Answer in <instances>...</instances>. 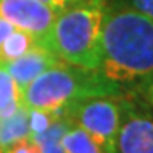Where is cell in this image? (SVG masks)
<instances>
[{
    "label": "cell",
    "mask_w": 153,
    "mask_h": 153,
    "mask_svg": "<svg viewBox=\"0 0 153 153\" xmlns=\"http://www.w3.org/2000/svg\"><path fill=\"white\" fill-rule=\"evenodd\" d=\"M61 60L53 51L36 44L27 53H24L22 56L12 61H7L4 65H5L7 71L10 73V76L14 78V82L17 83L19 90L22 92L38 75H41L44 70H48L49 66L56 65Z\"/></svg>",
    "instance_id": "7"
},
{
    "label": "cell",
    "mask_w": 153,
    "mask_h": 153,
    "mask_svg": "<svg viewBox=\"0 0 153 153\" xmlns=\"http://www.w3.org/2000/svg\"><path fill=\"white\" fill-rule=\"evenodd\" d=\"M21 105V90L5 65L0 63V119L12 114Z\"/></svg>",
    "instance_id": "12"
},
{
    "label": "cell",
    "mask_w": 153,
    "mask_h": 153,
    "mask_svg": "<svg viewBox=\"0 0 153 153\" xmlns=\"http://www.w3.org/2000/svg\"><path fill=\"white\" fill-rule=\"evenodd\" d=\"M36 46V41L31 34L21 29H14L0 44V63H7L27 53L31 48Z\"/></svg>",
    "instance_id": "10"
},
{
    "label": "cell",
    "mask_w": 153,
    "mask_h": 153,
    "mask_svg": "<svg viewBox=\"0 0 153 153\" xmlns=\"http://www.w3.org/2000/svg\"><path fill=\"white\" fill-rule=\"evenodd\" d=\"M27 136H31L29 116L27 109L21 104L12 114L0 119V148L7 150L12 143Z\"/></svg>",
    "instance_id": "8"
},
{
    "label": "cell",
    "mask_w": 153,
    "mask_h": 153,
    "mask_svg": "<svg viewBox=\"0 0 153 153\" xmlns=\"http://www.w3.org/2000/svg\"><path fill=\"white\" fill-rule=\"evenodd\" d=\"M126 5L133 7V9H136V10L143 12L145 16L152 17L153 19V0H119Z\"/></svg>",
    "instance_id": "16"
},
{
    "label": "cell",
    "mask_w": 153,
    "mask_h": 153,
    "mask_svg": "<svg viewBox=\"0 0 153 153\" xmlns=\"http://www.w3.org/2000/svg\"><path fill=\"white\" fill-rule=\"evenodd\" d=\"M0 17L7 19L16 29L31 34L36 44L49 49L51 29L56 19L51 7L38 0H0Z\"/></svg>",
    "instance_id": "6"
},
{
    "label": "cell",
    "mask_w": 153,
    "mask_h": 153,
    "mask_svg": "<svg viewBox=\"0 0 153 153\" xmlns=\"http://www.w3.org/2000/svg\"><path fill=\"white\" fill-rule=\"evenodd\" d=\"M27 116H29V128H31V136L33 138L41 134L43 131H46V128L56 119L53 114L39 109H27Z\"/></svg>",
    "instance_id": "13"
},
{
    "label": "cell",
    "mask_w": 153,
    "mask_h": 153,
    "mask_svg": "<svg viewBox=\"0 0 153 153\" xmlns=\"http://www.w3.org/2000/svg\"><path fill=\"white\" fill-rule=\"evenodd\" d=\"M116 153H153V109L133 94L121 95Z\"/></svg>",
    "instance_id": "5"
},
{
    "label": "cell",
    "mask_w": 153,
    "mask_h": 153,
    "mask_svg": "<svg viewBox=\"0 0 153 153\" xmlns=\"http://www.w3.org/2000/svg\"><path fill=\"white\" fill-rule=\"evenodd\" d=\"M68 116L94 138L102 153H116L121 124V95H94L76 102Z\"/></svg>",
    "instance_id": "4"
},
{
    "label": "cell",
    "mask_w": 153,
    "mask_h": 153,
    "mask_svg": "<svg viewBox=\"0 0 153 153\" xmlns=\"http://www.w3.org/2000/svg\"><path fill=\"white\" fill-rule=\"evenodd\" d=\"M94 95H123V90L99 71L83 70L60 61L38 75L21 92V104L27 109L46 111L55 117L68 116L76 102Z\"/></svg>",
    "instance_id": "2"
},
{
    "label": "cell",
    "mask_w": 153,
    "mask_h": 153,
    "mask_svg": "<svg viewBox=\"0 0 153 153\" xmlns=\"http://www.w3.org/2000/svg\"><path fill=\"white\" fill-rule=\"evenodd\" d=\"M61 145L65 153H102L99 145L94 141V138L75 123L63 134Z\"/></svg>",
    "instance_id": "11"
},
{
    "label": "cell",
    "mask_w": 153,
    "mask_h": 153,
    "mask_svg": "<svg viewBox=\"0 0 153 153\" xmlns=\"http://www.w3.org/2000/svg\"><path fill=\"white\" fill-rule=\"evenodd\" d=\"M97 71L123 94L153 75V19L119 0H107Z\"/></svg>",
    "instance_id": "1"
},
{
    "label": "cell",
    "mask_w": 153,
    "mask_h": 153,
    "mask_svg": "<svg viewBox=\"0 0 153 153\" xmlns=\"http://www.w3.org/2000/svg\"><path fill=\"white\" fill-rule=\"evenodd\" d=\"M38 2H43V4H46L48 7H51L53 10L58 14L60 10H63V7L68 4V0H38Z\"/></svg>",
    "instance_id": "18"
},
{
    "label": "cell",
    "mask_w": 153,
    "mask_h": 153,
    "mask_svg": "<svg viewBox=\"0 0 153 153\" xmlns=\"http://www.w3.org/2000/svg\"><path fill=\"white\" fill-rule=\"evenodd\" d=\"M129 94L136 95L138 99H141L145 104L150 105V107L153 109V75L150 76L148 80H145L138 88H134L133 92H129Z\"/></svg>",
    "instance_id": "15"
},
{
    "label": "cell",
    "mask_w": 153,
    "mask_h": 153,
    "mask_svg": "<svg viewBox=\"0 0 153 153\" xmlns=\"http://www.w3.org/2000/svg\"><path fill=\"white\" fill-rule=\"evenodd\" d=\"M4 153H41V152H39L36 140L33 136H27V138L17 140L16 143H12L7 150H4Z\"/></svg>",
    "instance_id": "14"
},
{
    "label": "cell",
    "mask_w": 153,
    "mask_h": 153,
    "mask_svg": "<svg viewBox=\"0 0 153 153\" xmlns=\"http://www.w3.org/2000/svg\"><path fill=\"white\" fill-rule=\"evenodd\" d=\"M14 26H12L10 22L7 21V19H4V17H0V44L4 43V39L9 36V34L14 31Z\"/></svg>",
    "instance_id": "17"
},
{
    "label": "cell",
    "mask_w": 153,
    "mask_h": 153,
    "mask_svg": "<svg viewBox=\"0 0 153 153\" xmlns=\"http://www.w3.org/2000/svg\"><path fill=\"white\" fill-rule=\"evenodd\" d=\"M105 4L107 0H68L56 14L49 49L61 61L97 71Z\"/></svg>",
    "instance_id": "3"
},
{
    "label": "cell",
    "mask_w": 153,
    "mask_h": 153,
    "mask_svg": "<svg viewBox=\"0 0 153 153\" xmlns=\"http://www.w3.org/2000/svg\"><path fill=\"white\" fill-rule=\"evenodd\" d=\"M0 153H4V150H2V148H0Z\"/></svg>",
    "instance_id": "19"
},
{
    "label": "cell",
    "mask_w": 153,
    "mask_h": 153,
    "mask_svg": "<svg viewBox=\"0 0 153 153\" xmlns=\"http://www.w3.org/2000/svg\"><path fill=\"white\" fill-rule=\"evenodd\" d=\"M73 124L70 116H60L56 117L51 124L46 128V131H43L41 134L34 136L36 143L39 146L41 153H65L63 152V134L66 133V129Z\"/></svg>",
    "instance_id": "9"
}]
</instances>
